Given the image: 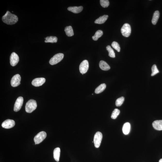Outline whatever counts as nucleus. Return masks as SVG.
Wrapping results in <instances>:
<instances>
[{
    "label": "nucleus",
    "mask_w": 162,
    "mask_h": 162,
    "mask_svg": "<svg viewBox=\"0 0 162 162\" xmlns=\"http://www.w3.org/2000/svg\"><path fill=\"white\" fill-rule=\"evenodd\" d=\"M2 20L4 23L8 25H13L18 21V18L15 15L12 14L9 11L3 16Z\"/></svg>",
    "instance_id": "obj_1"
},
{
    "label": "nucleus",
    "mask_w": 162,
    "mask_h": 162,
    "mask_svg": "<svg viewBox=\"0 0 162 162\" xmlns=\"http://www.w3.org/2000/svg\"><path fill=\"white\" fill-rule=\"evenodd\" d=\"M37 107V104L36 101L34 99H30L26 104V111L28 113H31L36 109Z\"/></svg>",
    "instance_id": "obj_2"
},
{
    "label": "nucleus",
    "mask_w": 162,
    "mask_h": 162,
    "mask_svg": "<svg viewBox=\"0 0 162 162\" xmlns=\"http://www.w3.org/2000/svg\"><path fill=\"white\" fill-rule=\"evenodd\" d=\"M64 56V54L62 53L55 54L51 59L49 63L52 65H55L61 61L63 59Z\"/></svg>",
    "instance_id": "obj_3"
},
{
    "label": "nucleus",
    "mask_w": 162,
    "mask_h": 162,
    "mask_svg": "<svg viewBox=\"0 0 162 162\" xmlns=\"http://www.w3.org/2000/svg\"><path fill=\"white\" fill-rule=\"evenodd\" d=\"M121 32L125 37H128L130 36L131 32V27L129 24H124L121 29Z\"/></svg>",
    "instance_id": "obj_4"
},
{
    "label": "nucleus",
    "mask_w": 162,
    "mask_h": 162,
    "mask_svg": "<svg viewBox=\"0 0 162 162\" xmlns=\"http://www.w3.org/2000/svg\"><path fill=\"white\" fill-rule=\"evenodd\" d=\"M47 137V134L44 131L39 132L35 136L34 141L35 144H38L41 143Z\"/></svg>",
    "instance_id": "obj_5"
},
{
    "label": "nucleus",
    "mask_w": 162,
    "mask_h": 162,
    "mask_svg": "<svg viewBox=\"0 0 162 162\" xmlns=\"http://www.w3.org/2000/svg\"><path fill=\"white\" fill-rule=\"evenodd\" d=\"M102 139V135L101 132H98L95 135L93 141L96 148H98L100 147Z\"/></svg>",
    "instance_id": "obj_6"
},
{
    "label": "nucleus",
    "mask_w": 162,
    "mask_h": 162,
    "mask_svg": "<svg viewBox=\"0 0 162 162\" xmlns=\"http://www.w3.org/2000/svg\"><path fill=\"white\" fill-rule=\"evenodd\" d=\"M89 62L87 60H85L83 61L79 66L80 72L82 75L87 72L89 69Z\"/></svg>",
    "instance_id": "obj_7"
},
{
    "label": "nucleus",
    "mask_w": 162,
    "mask_h": 162,
    "mask_svg": "<svg viewBox=\"0 0 162 162\" xmlns=\"http://www.w3.org/2000/svg\"><path fill=\"white\" fill-rule=\"evenodd\" d=\"M21 77L19 74H16L12 77L11 81V85L12 87H15L21 84Z\"/></svg>",
    "instance_id": "obj_8"
},
{
    "label": "nucleus",
    "mask_w": 162,
    "mask_h": 162,
    "mask_svg": "<svg viewBox=\"0 0 162 162\" xmlns=\"http://www.w3.org/2000/svg\"><path fill=\"white\" fill-rule=\"evenodd\" d=\"M23 97L20 96L17 99L14 106V111L18 112L21 109L23 103Z\"/></svg>",
    "instance_id": "obj_9"
},
{
    "label": "nucleus",
    "mask_w": 162,
    "mask_h": 162,
    "mask_svg": "<svg viewBox=\"0 0 162 162\" xmlns=\"http://www.w3.org/2000/svg\"><path fill=\"white\" fill-rule=\"evenodd\" d=\"M15 125V122L12 119H8L4 121L2 123V126L3 128L9 129L13 127Z\"/></svg>",
    "instance_id": "obj_10"
},
{
    "label": "nucleus",
    "mask_w": 162,
    "mask_h": 162,
    "mask_svg": "<svg viewBox=\"0 0 162 162\" xmlns=\"http://www.w3.org/2000/svg\"><path fill=\"white\" fill-rule=\"evenodd\" d=\"M19 57L18 55L15 52L12 53L10 57V63L11 65L14 67L17 65L19 61Z\"/></svg>",
    "instance_id": "obj_11"
},
{
    "label": "nucleus",
    "mask_w": 162,
    "mask_h": 162,
    "mask_svg": "<svg viewBox=\"0 0 162 162\" xmlns=\"http://www.w3.org/2000/svg\"><path fill=\"white\" fill-rule=\"evenodd\" d=\"M45 79L44 78H38L34 79L32 81V84L33 85L38 87L42 86L45 82Z\"/></svg>",
    "instance_id": "obj_12"
},
{
    "label": "nucleus",
    "mask_w": 162,
    "mask_h": 162,
    "mask_svg": "<svg viewBox=\"0 0 162 162\" xmlns=\"http://www.w3.org/2000/svg\"><path fill=\"white\" fill-rule=\"evenodd\" d=\"M83 10L82 6L70 7L68 8V10L74 13H78L82 12Z\"/></svg>",
    "instance_id": "obj_13"
},
{
    "label": "nucleus",
    "mask_w": 162,
    "mask_h": 162,
    "mask_svg": "<svg viewBox=\"0 0 162 162\" xmlns=\"http://www.w3.org/2000/svg\"><path fill=\"white\" fill-rule=\"evenodd\" d=\"M152 125L155 129L157 130H162V120H157L153 122Z\"/></svg>",
    "instance_id": "obj_14"
},
{
    "label": "nucleus",
    "mask_w": 162,
    "mask_h": 162,
    "mask_svg": "<svg viewBox=\"0 0 162 162\" xmlns=\"http://www.w3.org/2000/svg\"><path fill=\"white\" fill-rule=\"evenodd\" d=\"M108 17V15H104L101 16L95 20V23L99 24H102L103 23L107 20Z\"/></svg>",
    "instance_id": "obj_15"
},
{
    "label": "nucleus",
    "mask_w": 162,
    "mask_h": 162,
    "mask_svg": "<svg viewBox=\"0 0 162 162\" xmlns=\"http://www.w3.org/2000/svg\"><path fill=\"white\" fill-rule=\"evenodd\" d=\"M99 67L104 71H108L110 69V66L104 61H101L99 64Z\"/></svg>",
    "instance_id": "obj_16"
},
{
    "label": "nucleus",
    "mask_w": 162,
    "mask_h": 162,
    "mask_svg": "<svg viewBox=\"0 0 162 162\" xmlns=\"http://www.w3.org/2000/svg\"><path fill=\"white\" fill-rule=\"evenodd\" d=\"M130 124L129 123H126L123 125L122 130L125 135H128L129 133L130 130Z\"/></svg>",
    "instance_id": "obj_17"
},
{
    "label": "nucleus",
    "mask_w": 162,
    "mask_h": 162,
    "mask_svg": "<svg viewBox=\"0 0 162 162\" xmlns=\"http://www.w3.org/2000/svg\"><path fill=\"white\" fill-rule=\"evenodd\" d=\"M159 12L158 11H156L154 12L152 20L153 25H155L157 23L159 17Z\"/></svg>",
    "instance_id": "obj_18"
},
{
    "label": "nucleus",
    "mask_w": 162,
    "mask_h": 162,
    "mask_svg": "<svg viewBox=\"0 0 162 162\" xmlns=\"http://www.w3.org/2000/svg\"><path fill=\"white\" fill-rule=\"evenodd\" d=\"M60 153V149L59 148H55L54 151V157L56 161H59Z\"/></svg>",
    "instance_id": "obj_19"
},
{
    "label": "nucleus",
    "mask_w": 162,
    "mask_h": 162,
    "mask_svg": "<svg viewBox=\"0 0 162 162\" xmlns=\"http://www.w3.org/2000/svg\"><path fill=\"white\" fill-rule=\"evenodd\" d=\"M45 43H56L58 41V38L55 36H50L45 38Z\"/></svg>",
    "instance_id": "obj_20"
},
{
    "label": "nucleus",
    "mask_w": 162,
    "mask_h": 162,
    "mask_svg": "<svg viewBox=\"0 0 162 162\" xmlns=\"http://www.w3.org/2000/svg\"><path fill=\"white\" fill-rule=\"evenodd\" d=\"M65 32L67 36L69 37L72 36L74 35L72 27L71 26L66 27L65 29Z\"/></svg>",
    "instance_id": "obj_21"
},
{
    "label": "nucleus",
    "mask_w": 162,
    "mask_h": 162,
    "mask_svg": "<svg viewBox=\"0 0 162 162\" xmlns=\"http://www.w3.org/2000/svg\"><path fill=\"white\" fill-rule=\"evenodd\" d=\"M106 85L105 84H101L95 90V93L96 94H99L103 91L106 88Z\"/></svg>",
    "instance_id": "obj_22"
},
{
    "label": "nucleus",
    "mask_w": 162,
    "mask_h": 162,
    "mask_svg": "<svg viewBox=\"0 0 162 162\" xmlns=\"http://www.w3.org/2000/svg\"><path fill=\"white\" fill-rule=\"evenodd\" d=\"M103 35V32L102 30H99L96 32L94 36L92 37L93 39L94 40H97L99 38L101 37Z\"/></svg>",
    "instance_id": "obj_23"
},
{
    "label": "nucleus",
    "mask_w": 162,
    "mask_h": 162,
    "mask_svg": "<svg viewBox=\"0 0 162 162\" xmlns=\"http://www.w3.org/2000/svg\"><path fill=\"white\" fill-rule=\"evenodd\" d=\"M106 49L108 51L109 56L112 58H115V53L110 46L109 45L107 46Z\"/></svg>",
    "instance_id": "obj_24"
},
{
    "label": "nucleus",
    "mask_w": 162,
    "mask_h": 162,
    "mask_svg": "<svg viewBox=\"0 0 162 162\" xmlns=\"http://www.w3.org/2000/svg\"><path fill=\"white\" fill-rule=\"evenodd\" d=\"M120 111L119 109H115L114 110L111 116V118L113 119H115L117 118L119 114H120Z\"/></svg>",
    "instance_id": "obj_25"
},
{
    "label": "nucleus",
    "mask_w": 162,
    "mask_h": 162,
    "mask_svg": "<svg viewBox=\"0 0 162 162\" xmlns=\"http://www.w3.org/2000/svg\"><path fill=\"white\" fill-rule=\"evenodd\" d=\"M124 98L123 97H121L118 99L116 101L115 103L116 106L117 107L121 106L124 102Z\"/></svg>",
    "instance_id": "obj_26"
},
{
    "label": "nucleus",
    "mask_w": 162,
    "mask_h": 162,
    "mask_svg": "<svg viewBox=\"0 0 162 162\" xmlns=\"http://www.w3.org/2000/svg\"><path fill=\"white\" fill-rule=\"evenodd\" d=\"M152 73L151 75L152 76H154L155 75L157 74V73L159 72V71L157 69V66L155 64L152 66Z\"/></svg>",
    "instance_id": "obj_27"
},
{
    "label": "nucleus",
    "mask_w": 162,
    "mask_h": 162,
    "mask_svg": "<svg viewBox=\"0 0 162 162\" xmlns=\"http://www.w3.org/2000/svg\"><path fill=\"white\" fill-rule=\"evenodd\" d=\"M100 4L103 8H107L109 5V2L108 0H100Z\"/></svg>",
    "instance_id": "obj_28"
},
{
    "label": "nucleus",
    "mask_w": 162,
    "mask_h": 162,
    "mask_svg": "<svg viewBox=\"0 0 162 162\" xmlns=\"http://www.w3.org/2000/svg\"><path fill=\"white\" fill-rule=\"evenodd\" d=\"M112 46L113 48L116 50L118 52H119L120 51V46L117 42H113L112 43Z\"/></svg>",
    "instance_id": "obj_29"
},
{
    "label": "nucleus",
    "mask_w": 162,
    "mask_h": 162,
    "mask_svg": "<svg viewBox=\"0 0 162 162\" xmlns=\"http://www.w3.org/2000/svg\"><path fill=\"white\" fill-rule=\"evenodd\" d=\"M159 162H162V159H160L159 161Z\"/></svg>",
    "instance_id": "obj_30"
}]
</instances>
